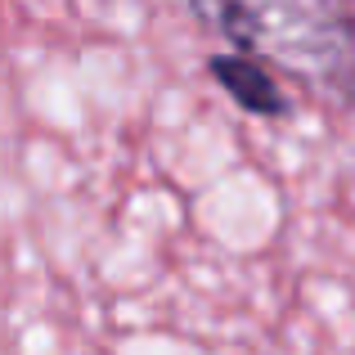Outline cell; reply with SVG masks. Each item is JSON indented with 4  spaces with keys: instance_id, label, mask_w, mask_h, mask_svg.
I'll return each instance as SVG.
<instances>
[{
    "instance_id": "obj_1",
    "label": "cell",
    "mask_w": 355,
    "mask_h": 355,
    "mask_svg": "<svg viewBox=\"0 0 355 355\" xmlns=\"http://www.w3.org/2000/svg\"><path fill=\"white\" fill-rule=\"evenodd\" d=\"M202 23L261 63H284L302 81L355 95V14L333 5H198Z\"/></svg>"
},
{
    "instance_id": "obj_2",
    "label": "cell",
    "mask_w": 355,
    "mask_h": 355,
    "mask_svg": "<svg viewBox=\"0 0 355 355\" xmlns=\"http://www.w3.org/2000/svg\"><path fill=\"white\" fill-rule=\"evenodd\" d=\"M207 72L248 117L279 121V117L293 113V99H288L284 86H279V77L270 72V63L252 59V54H211Z\"/></svg>"
}]
</instances>
